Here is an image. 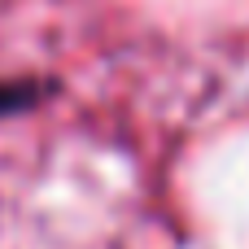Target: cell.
<instances>
[{
    "mask_svg": "<svg viewBox=\"0 0 249 249\" xmlns=\"http://www.w3.org/2000/svg\"><path fill=\"white\" fill-rule=\"evenodd\" d=\"M53 96V83L48 79H0V123L4 118H18L26 109H35L39 101Z\"/></svg>",
    "mask_w": 249,
    "mask_h": 249,
    "instance_id": "obj_1",
    "label": "cell"
}]
</instances>
